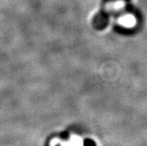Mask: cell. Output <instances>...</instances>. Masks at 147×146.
<instances>
[{
	"instance_id": "1",
	"label": "cell",
	"mask_w": 147,
	"mask_h": 146,
	"mask_svg": "<svg viewBox=\"0 0 147 146\" xmlns=\"http://www.w3.org/2000/svg\"><path fill=\"white\" fill-rule=\"evenodd\" d=\"M124 6V2L122 0H114V1H109L105 5V11L108 13H114L121 10Z\"/></svg>"
},
{
	"instance_id": "2",
	"label": "cell",
	"mask_w": 147,
	"mask_h": 146,
	"mask_svg": "<svg viewBox=\"0 0 147 146\" xmlns=\"http://www.w3.org/2000/svg\"><path fill=\"white\" fill-rule=\"evenodd\" d=\"M108 23V19L105 13H99L93 20V25L97 29H103Z\"/></svg>"
},
{
	"instance_id": "3",
	"label": "cell",
	"mask_w": 147,
	"mask_h": 146,
	"mask_svg": "<svg viewBox=\"0 0 147 146\" xmlns=\"http://www.w3.org/2000/svg\"><path fill=\"white\" fill-rule=\"evenodd\" d=\"M133 17H130V16H125V17H122L121 20H119V22H121L123 26H129L134 23V20Z\"/></svg>"
}]
</instances>
